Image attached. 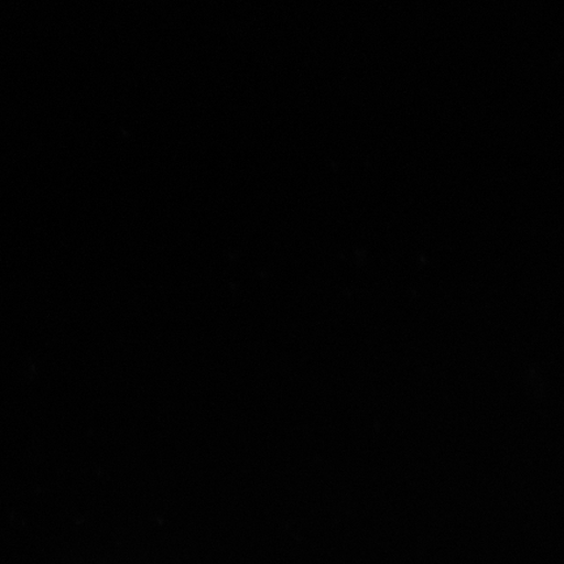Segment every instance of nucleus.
Returning a JSON list of instances; mask_svg holds the SVG:
<instances>
[]
</instances>
